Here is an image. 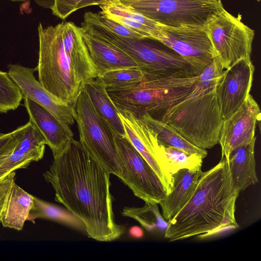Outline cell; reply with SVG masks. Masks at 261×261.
I'll use <instances>...</instances> for the list:
<instances>
[{
	"mask_svg": "<svg viewBox=\"0 0 261 261\" xmlns=\"http://www.w3.org/2000/svg\"><path fill=\"white\" fill-rule=\"evenodd\" d=\"M182 57L192 67L195 76L214 61L213 49L204 27H170L163 25L156 40Z\"/></svg>",
	"mask_w": 261,
	"mask_h": 261,
	"instance_id": "8fae6325",
	"label": "cell"
},
{
	"mask_svg": "<svg viewBox=\"0 0 261 261\" xmlns=\"http://www.w3.org/2000/svg\"><path fill=\"white\" fill-rule=\"evenodd\" d=\"M118 111L124 127V137L154 171L168 195L173 187V177L168 168L163 145L158 141L153 130L140 118L125 110Z\"/></svg>",
	"mask_w": 261,
	"mask_h": 261,
	"instance_id": "7c38bea8",
	"label": "cell"
},
{
	"mask_svg": "<svg viewBox=\"0 0 261 261\" xmlns=\"http://www.w3.org/2000/svg\"><path fill=\"white\" fill-rule=\"evenodd\" d=\"M93 106L98 114L109 125L117 135L125 136L118 109L109 95L106 86L97 77L88 82L84 87Z\"/></svg>",
	"mask_w": 261,
	"mask_h": 261,
	"instance_id": "ffe728a7",
	"label": "cell"
},
{
	"mask_svg": "<svg viewBox=\"0 0 261 261\" xmlns=\"http://www.w3.org/2000/svg\"><path fill=\"white\" fill-rule=\"evenodd\" d=\"M72 107L80 143L110 174L120 178L122 169L115 133L98 114L84 89Z\"/></svg>",
	"mask_w": 261,
	"mask_h": 261,
	"instance_id": "52a82bcc",
	"label": "cell"
},
{
	"mask_svg": "<svg viewBox=\"0 0 261 261\" xmlns=\"http://www.w3.org/2000/svg\"><path fill=\"white\" fill-rule=\"evenodd\" d=\"M15 172L14 171L0 179V219L12 185L15 182Z\"/></svg>",
	"mask_w": 261,
	"mask_h": 261,
	"instance_id": "1f68e13d",
	"label": "cell"
},
{
	"mask_svg": "<svg viewBox=\"0 0 261 261\" xmlns=\"http://www.w3.org/2000/svg\"><path fill=\"white\" fill-rule=\"evenodd\" d=\"M113 0H82L79 4L76 10L87 6L100 5L106 2Z\"/></svg>",
	"mask_w": 261,
	"mask_h": 261,
	"instance_id": "d6a6232c",
	"label": "cell"
},
{
	"mask_svg": "<svg viewBox=\"0 0 261 261\" xmlns=\"http://www.w3.org/2000/svg\"><path fill=\"white\" fill-rule=\"evenodd\" d=\"M8 73L19 87L23 97H26L51 113L66 130L73 137L70 125L74 122L72 105L56 97L44 89L37 80L35 68L18 64L8 65Z\"/></svg>",
	"mask_w": 261,
	"mask_h": 261,
	"instance_id": "5bb4252c",
	"label": "cell"
},
{
	"mask_svg": "<svg viewBox=\"0 0 261 261\" xmlns=\"http://www.w3.org/2000/svg\"><path fill=\"white\" fill-rule=\"evenodd\" d=\"M84 22L101 27L122 37L138 39H147L142 35L125 27L107 16L102 12H88L84 15Z\"/></svg>",
	"mask_w": 261,
	"mask_h": 261,
	"instance_id": "83f0119b",
	"label": "cell"
},
{
	"mask_svg": "<svg viewBox=\"0 0 261 261\" xmlns=\"http://www.w3.org/2000/svg\"><path fill=\"white\" fill-rule=\"evenodd\" d=\"M260 0H257V2H260Z\"/></svg>",
	"mask_w": 261,
	"mask_h": 261,
	"instance_id": "8d00e7d4",
	"label": "cell"
},
{
	"mask_svg": "<svg viewBox=\"0 0 261 261\" xmlns=\"http://www.w3.org/2000/svg\"><path fill=\"white\" fill-rule=\"evenodd\" d=\"M34 203V196L14 182L0 219L5 227L16 230L22 229Z\"/></svg>",
	"mask_w": 261,
	"mask_h": 261,
	"instance_id": "44dd1931",
	"label": "cell"
},
{
	"mask_svg": "<svg viewBox=\"0 0 261 261\" xmlns=\"http://www.w3.org/2000/svg\"><path fill=\"white\" fill-rule=\"evenodd\" d=\"M255 141L256 137L234 149L228 158L232 185L239 193L258 182L254 155Z\"/></svg>",
	"mask_w": 261,
	"mask_h": 261,
	"instance_id": "d6986e66",
	"label": "cell"
},
{
	"mask_svg": "<svg viewBox=\"0 0 261 261\" xmlns=\"http://www.w3.org/2000/svg\"><path fill=\"white\" fill-rule=\"evenodd\" d=\"M38 81L47 91L73 105L86 84L98 77L83 38L72 22L44 27L39 23Z\"/></svg>",
	"mask_w": 261,
	"mask_h": 261,
	"instance_id": "7a4b0ae2",
	"label": "cell"
},
{
	"mask_svg": "<svg viewBox=\"0 0 261 261\" xmlns=\"http://www.w3.org/2000/svg\"><path fill=\"white\" fill-rule=\"evenodd\" d=\"M224 69L216 60L198 76L191 93L166 111L160 120L194 146L210 149L219 142L223 121L216 85Z\"/></svg>",
	"mask_w": 261,
	"mask_h": 261,
	"instance_id": "277c9868",
	"label": "cell"
},
{
	"mask_svg": "<svg viewBox=\"0 0 261 261\" xmlns=\"http://www.w3.org/2000/svg\"><path fill=\"white\" fill-rule=\"evenodd\" d=\"M29 120L35 126L51 149L54 158L59 154L73 138L49 112L33 100L23 97Z\"/></svg>",
	"mask_w": 261,
	"mask_h": 261,
	"instance_id": "2e32d148",
	"label": "cell"
},
{
	"mask_svg": "<svg viewBox=\"0 0 261 261\" xmlns=\"http://www.w3.org/2000/svg\"><path fill=\"white\" fill-rule=\"evenodd\" d=\"M202 172L201 168L182 169L172 175L171 191L159 204L165 220L170 221L190 199Z\"/></svg>",
	"mask_w": 261,
	"mask_h": 261,
	"instance_id": "ac0fdd59",
	"label": "cell"
},
{
	"mask_svg": "<svg viewBox=\"0 0 261 261\" xmlns=\"http://www.w3.org/2000/svg\"><path fill=\"white\" fill-rule=\"evenodd\" d=\"M163 148L172 175L182 169L194 170L201 168L204 159L202 155L189 153L173 147H165L163 145Z\"/></svg>",
	"mask_w": 261,
	"mask_h": 261,
	"instance_id": "484cf974",
	"label": "cell"
},
{
	"mask_svg": "<svg viewBox=\"0 0 261 261\" xmlns=\"http://www.w3.org/2000/svg\"><path fill=\"white\" fill-rule=\"evenodd\" d=\"M254 66L250 58L242 59L223 70L216 85V93L223 120L232 115L250 94Z\"/></svg>",
	"mask_w": 261,
	"mask_h": 261,
	"instance_id": "4fadbf2b",
	"label": "cell"
},
{
	"mask_svg": "<svg viewBox=\"0 0 261 261\" xmlns=\"http://www.w3.org/2000/svg\"><path fill=\"white\" fill-rule=\"evenodd\" d=\"M121 3L125 5H128L133 3L144 2V1H155V0H118Z\"/></svg>",
	"mask_w": 261,
	"mask_h": 261,
	"instance_id": "e575fe53",
	"label": "cell"
},
{
	"mask_svg": "<svg viewBox=\"0 0 261 261\" xmlns=\"http://www.w3.org/2000/svg\"><path fill=\"white\" fill-rule=\"evenodd\" d=\"M44 0H35L36 3ZM82 0H51L47 7L50 8L53 14L58 17L65 19L69 15L76 10V8ZM50 0L44 4L43 7H46Z\"/></svg>",
	"mask_w": 261,
	"mask_h": 261,
	"instance_id": "4dcf8cb0",
	"label": "cell"
},
{
	"mask_svg": "<svg viewBox=\"0 0 261 261\" xmlns=\"http://www.w3.org/2000/svg\"><path fill=\"white\" fill-rule=\"evenodd\" d=\"M82 29L89 34L110 42L127 54L143 70L154 77L195 76L190 65L179 54L163 44L122 37L98 25L85 22Z\"/></svg>",
	"mask_w": 261,
	"mask_h": 261,
	"instance_id": "8992f818",
	"label": "cell"
},
{
	"mask_svg": "<svg viewBox=\"0 0 261 261\" xmlns=\"http://www.w3.org/2000/svg\"><path fill=\"white\" fill-rule=\"evenodd\" d=\"M38 218L50 220L72 228L85 231V226L83 222L67 209L34 196L33 206L27 221L35 223V220Z\"/></svg>",
	"mask_w": 261,
	"mask_h": 261,
	"instance_id": "603a6c76",
	"label": "cell"
},
{
	"mask_svg": "<svg viewBox=\"0 0 261 261\" xmlns=\"http://www.w3.org/2000/svg\"><path fill=\"white\" fill-rule=\"evenodd\" d=\"M10 1H14V2H24L26 0H10Z\"/></svg>",
	"mask_w": 261,
	"mask_h": 261,
	"instance_id": "d590c367",
	"label": "cell"
},
{
	"mask_svg": "<svg viewBox=\"0 0 261 261\" xmlns=\"http://www.w3.org/2000/svg\"><path fill=\"white\" fill-rule=\"evenodd\" d=\"M239 193L232 185L228 160L221 157L202 172L190 199L168 221L165 238L169 241L205 238L239 228L234 214Z\"/></svg>",
	"mask_w": 261,
	"mask_h": 261,
	"instance_id": "3957f363",
	"label": "cell"
},
{
	"mask_svg": "<svg viewBox=\"0 0 261 261\" xmlns=\"http://www.w3.org/2000/svg\"><path fill=\"white\" fill-rule=\"evenodd\" d=\"M126 6L162 25L175 28L204 27L210 17L223 7L221 0H155Z\"/></svg>",
	"mask_w": 261,
	"mask_h": 261,
	"instance_id": "9c48e42d",
	"label": "cell"
},
{
	"mask_svg": "<svg viewBox=\"0 0 261 261\" xmlns=\"http://www.w3.org/2000/svg\"><path fill=\"white\" fill-rule=\"evenodd\" d=\"M155 133L159 143L165 147H173L189 153H195L205 158V149L198 148L189 142L175 129L163 121L145 113L139 117Z\"/></svg>",
	"mask_w": 261,
	"mask_h": 261,
	"instance_id": "7402d4cb",
	"label": "cell"
},
{
	"mask_svg": "<svg viewBox=\"0 0 261 261\" xmlns=\"http://www.w3.org/2000/svg\"><path fill=\"white\" fill-rule=\"evenodd\" d=\"M27 125L28 123L10 133L6 134L0 133V164L14 149Z\"/></svg>",
	"mask_w": 261,
	"mask_h": 261,
	"instance_id": "f546056e",
	"label": "cell"
},
{
	"mask_svg": "<svg viewBox=\"0 0 261 261\" xmlns=\"http://www.w3.org/2000/svg\"><path fill=\"white\" fill-rule=\"evenodd\" d=\"M121 214L137 221L148 231H166L168 222L160 213L158 203H145L144 206L124 207Z\"/></svg>",
	"mask_w": 261,
	"mask_h": 261,
	"instance_id": "cb8c5ba5",
	"label": "cell"
},
{
	"mask_svg": "<svg viewBox=\"0 0 261 261\" xmlns=\"http://www.w3.org/2000/svg\"><path fill=\"white\" fill-rule=\"evenodd\" d=\"M54 159L43 176L54 189L55 200L83 222L89 238H120L125 227L115 222L110 174L73 138Z\"/></svg>",
	"mask_w": 261,
	"mask_h": 261,
	"instance_id": "6da1fadb",
	"label": "cell"
},
{
	"mask_svg": "<svg viewBox=\"0 0 261 261\" xmlns=\"http://www.w3.org/2000/svg\"><path fill=\"white\" fill-rule=\"evenodd\" d=\"M198 76L158 78L145 75L133 86L107 90L118 109L137 117L147 113L160 120L166 111L191 93Z\"/></svg>",
	"mask_w": 261,
	"mask_h": 261,
	"instance_id": "5b68a950",
	"label": "cell"
},
{
	"mask_svg": "<svg viewBox=\"0 0 261 261\" xmlns=\"http://www.w3.org/2000/svg\"><path fill=\"white\" fill-rule=\"evenodd\" d=\"M223 7L207 21L204 28L212 45L214 60L224 70L243 58H250L255 32Z\"/></svg>",
	"mask_w": 261,
	"mask_h": 261,
	"instance_id": "ba28073f",
	"label": "cell"
},
{
	"mask_svg": "<svg viewBox=\"0 0 261 261\" xmlns=\"http://www.w3.org/2000/svg\"><path fill=\"white\" fill-rule=\"evenodd\" d=\"M129 235L135 239H141L144 236L143 230L138 226H133L128 230Z\"/></svg>",
	"mask_w": 261,
	"mask_h": 261,
	"instance_id": "836d02e7",
	"label": "cell"
},
{
	"mask_svg": "<svg viewBox=\"0 0 261 261\" xmlns=\"http://www.w3.org/2000/svg\"><path fill=\"white\" fill-rule=\"evenodd\" d=\"M260 116L258 103L249 94L232 115L223 120L218 142L221 147V157L228 160L234 149L250 143L255 138V128Z\"/></svg>",
	"mask_w": 261,
	"mask_h": 261,
	"instance_id": "9a60e30c",
	"label": "cell"
},
{
	"mask_svg": "<svg viewBox=\"0 0 261 261\" xmlns=\"http://www.w3.org/2000/svg\"><path fill=\"white\" fill-rule=\"evenodd\" d=\"M145 73L139 67L114 70L99 75L98 78L107 89H123L133 86L145 78Z\"/></svg>",
	"mask_w": 261,
	"mask_h": 261,
	"instance_id": "d4e9b609",
	"label": "cell"
},
{
	"mask_svg": "<svg viewBox=\"0 0 261 261\" xmlns=\"http://www.w3.org/2000/svg\"><path fill=\"white\" fill-rule=\"evenodd\" d=\"M33 154L27 153L16 148L0 164V179L18 169L27 168L32 162H37Z\"/></svg>",
	"mask_w": 261,
	"mask_h": 261,
	"instance_id": "f1b7e54d",
	"label": "cell"
},
{
	"mask_svg": "<svg viewBox=\"0 0 261 261\" xmlns=\"http://www.w3.org/2000/svg\"><path fill=\"white\" fill-rule=\"evenodd\" d=\"M82 30L84 42L99 75L111 70L138 66L132 58L117 46Z\"/></svg>",
	"mask_w": 261,
	"mask_h": 261,
	"instance_id": "e0dca14e",
	"label": "cell"
},
{
	"mask_svg": "<svg viewBox=\"0 0 261 261\" xmlns=\"http://www.w3.org/2000/svg\"><path fill=\"white\" fill-rule=\"evenodd\" d=\"M22 93L8 72L0 70V113L15 110L20 105Z\"/></svg>",
	"mask_w": 261,
	"mask_h": 261,
	"instance_id": "4316f807",
	"label": "cell"
},
{
	"mask_svg": "<svg viewBox=\"0 0 261 261\" xmlns=\"http://www.w3.org/2000/svg\"><path fill=\"white\" fill-rule=\"evenodd\" d=\"M115 141L122 169L120 179L145 203L159 204L167 195L160 178L126 137L115 134Z\"/></svg>",
	"mask_w": 261,
	"mask_h": 261,
	"instance_id": "30bf717a",
	"label": "cell"
}]
</instances>
